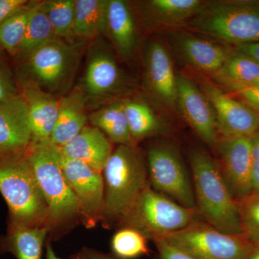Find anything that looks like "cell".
<instances>
[{"label": "cell", "instance_id": "cell-31", "mask_svg": "<svg viewBox=\"0 0 259 259\" xmlns=\"http://www.w3.org/2000/svg\"><path fill=\"white\" fill-rule=\"evenodd\" d=\"M146 238L138 230L124 228L117 232L112 238V250L116 255L122 259L137 258L148 253Z\"/></svg>", "mask_w": 259, "mask_h": 259}, {"label": "cell", "instance_id": "cell-27", "mask_svg": "<svg viewBox=\"0 0 259 259\" xmlns=\"http://www.w3.org/2000/svg\"><path fill=\"white\" fill-rule=\"evenodd\" d=\"M203 3L199 0H151L148 2L147 5L158 23L175 26L188 22Z\"/></svg>", "mask_w": 259, "mask_h": 259}, {"label": "cell", "instance_id": "cell-14", "mask_svg": "<svg viewBox=\"0 0 259 259\" xmlns=\"http://www.w3.org/2000/svg\"><path fill=\"white\" fill-rule=\"evenodd\" d=\"M177 106L199 138L214 148L219 142L217 121L208 99L192 80L177 75Z\"/></svg>", "mask_w": 259, "mask_h": 259}, {"label": "cell", "instance_id": "cell-35", "mask_svg": "<svg viewBox=\"0 0 259 259\" xmlns=\"http://www.w3.org/2000/svg\"><path fill=\"white\" fill-rule=\"evenodd\" d=\"M251 144L252 193L259 194V131L252 136Z\"/></svg>", "mask_w": 259, "mask_h": 259}, {"label": "cell", "instance_id": "cell-8", "mask_svg": "<svg viewBox=\"0 0 259 259\" xmlns=\"http://www.w3.org/2000/svg\"><path fill=\"white\" fill-rule=\"evenodd\" d=\"M160 239L197 259H248L256 248L244 234H228L197 222Z\"/></svg>", "mask_w": 259, "mask_h": 259}, {"label": "cell", "instance_id": "cell-21", "mask_svg": "<svg viewBox=\"0 0 259 259\" xmlns=\"http://www.w3.org/2000/svg\"><path fill=\"white\" fill-rule=\"evenodd\" d=\"M107 32L120 55L131 58L137 46V31L132 10L126 2L109 0Z\"/></svg>", "mask_w": 259, "mask_h": 259}, {"label": "cell", "instance_id": "cell-36", "mask_svg": "<svg viewBox=\"0 0 259 259\" xmlns=\"http://www.w3.org/2000/svg\"><path fill=\"white\" fill-rule=\"evenodd\" d=\"M28 3L26 0H0V25Z\"/></svg>", "mask_w": 259, "mask_h": 259}, {"label": "cell", "instance_id": "cell-11", "mask_svg": "<svg viewBox=\"0 0 259 259\" xmlns=\"http://www.w3.org/2000/svg\"><path fill=\"white\" fill-rule=\"evenodd\" d=\"M202 89L212 105L222 138L252 137L258 132L259 115L253 109L214 85L207 83Z\"/></svg>", "mask_w": 259, "mask_h": 259}, {"label": "cell", "instance_id": "cell-30", "mask_svg": "<svg viewBox=\"0 0 259 259\" xmlns=\"http://www.w3.org/2000/svg\"><path fill=\"white\" fill-rule=\"evenodd\" d=\"M56 36L74 44L75 0H49L40 3Z\"/></svg>", "mask_w": 259, "mask_h": 259}, {"label": "cell", "instance_id": "cell-32", "mask_svg": "<svg viewBox=\"0 0 259 259\" xmlns=\"http://www.w3.org/2000/svg\"><path fill=\"white\" fill-rule=\"evenodd\" d=\"M243 234L255 248L259 247V194L252 193L238 202Z\"/></svg>", "mask_w": 259, "mask_h": 259}, {"label": "cell", "instance_id": "cell-19", "mask_svg": "<svg viewBox=\"0 0 259 259\" xmlns=\"http://www.w3.org/2000/svg\"><path fill=\"white\" fill-rule=\"evenodd\" d=\"M63 152L102 173L112 153L111 142L95 126H86L76 137L61 146Z\"/></svg>", "mask_w": 259, "mask_h": 259}, {"label": "cell", "instance_id": "cell-28", "mask_svg": "<svg viewBox=\"0 0 259 259\" xmlns=\"http://www.w3.org/2000/svg\"><path fill=\"white\" fill-rule=\"evenodd\" d=\"M123 102L126 118L134 142L162 131L161 124L147 104L138 100Z\"/></svg>", "mask_w": 259, "mask_h": 259}, {"label": "cell", "instance_id": "cell-17", "mask_svg": "<svg viewBox=\"0 0 259 259\" xmlns=\"http://www.w3.org/2000/svg\"><path fill=\"white\" fill-rule=\"evenodd\" d=\"M177 52L187 64L201 72L214 74L231 55L222 44L190 33L176 35Z\"/></svg>", "mask_w": 259, "mask_h": 259}, {"label": "cell", "instance_id": "cell-33", "mask_svg": "<svg viewBox=\"0 0 259 259\" xmlns=\"http://www.w3.org/2000/svg\"><path fill=\"white\" fill-rule=\"evenodd\" d=\"M20 95L18 81L0 57V105Z\"/></svg>", "mask_w": 259, "mask_h": 259}, {"label": "cell", "instance_id": "cell-7", "mask_svg": "<svg viewBox=\"0 0 259 259\" xmlns=\"http://www.w3.org/2000/svg\"><path fill=\"white\" fill-rule=\"evenodd\" d=\"M196 213L148 187L123 221L155 240L194 224Z\"/></svg>", "mask_w": 259, "mask_h": 259}, {"label": "cell", "instance_id": "cell-6", "mask_svg": "<svg viewBox=\"0 0 259 259\" xmlns=\"http://www.w3.org/2000/svg\"><path fill=\"white\" fill-rule=\"evenodd\" d=\"M49 211V222L58 223L79 213L76 196L51 151L50 140L31 144L25 152Z\"/></svg>", "mask_w": 259, "mask_h": 259}, {"label": "cell", "instance_id": "cell-5", "mask_svg": "<svg viewBox=\"0 0 259 259\" xmlns=\"http://www.w3.org/2000/svg\"><path fill=\"white\" fill-rule=\"evenodd\" d=\"M81 42H68L56 37L20 61L18 85H32L47 93L60 91L74 74Z\"/></svg>", "mask_w": 259, "mask_h": 259}, {"label": "cell", "instance_id": "cell-2", "mask_svg": "<svg viewBox=\"0 0 259 259\" xmlns=\"http://www.w3.org/2000/svg\"><path fill=\"white\" fill-rule=\"evenodd\" d=\"M102 217L122 220L131 212L148 185L147 170L134 145H119L107 161Z\"/></svg>", "mask_w": 259, "mask_h": 259}, {"label": "cell", "instance_id": "cell-26", "mask_svg": "<svg viewBox=\"0 0 259 259\" xmlns=\"http://www.w3.org/2000/svg\"><path fill=\"white\" fill-rule=\"evenodd\" d=\"M40 2H28L0 25V49L17 55L32 15Z\"/></svg>", "mask_w": 259, "mask_h": 259}, {"label": "cell", "instance_id": "cell-41", "mask_svg": "<svg viewBox=\"0 0 259 259\" xmlns=\"http://www.w3.org/2000/svg\"><path fill=\"white\" fill-rule=\"evenodd\" d=\"M248 259H259V247L255 248V250Z\"/></svg>", "mask_w": 259, "mask_h": 259}, {"label": "cell", "instance_id": "cell-39", "mask_svg": "<svg viewBox=\"0 0 259 259\" xmlns=\"http://www.w3.org/2000/svg\"><path fill=\"white\" fill-rule=\"evenodd\" d=\"M76 259H112L109 257L103 256V255H100L97 254H94V253H86V254L81 255Z\"/></svg>", "mask_w": 259, "mask_h": 259}, {"label": "cell", "instance_id": "cell-12", "mask_svg": "<svg viewBox=\"0 0 259 259\" xmlns=\"http://www.w3.org/2000/svg\"><path fill=\"white\" fill-rule=\"evenodd\" d=\"M251 148V137L222 138L220 142L218 166L238 203L253 192Z\"/></svg>", "mask_w": 259, "mask_h": 259}, {"label": "cell", "instance_id": "cell-20", "mask_svg": "<svg viewBox=\"0 0 259 259\" xmlns=\"http://www.w3.org/2000/svg\"><path fill=\"white\" fill-rule=\"evenodd\" d=\"M86 103L87 97L81 90H75L59 100L57 121L49 139L53 144L61 147L86 127Z\"/></svg>", "mask_w": 259, "mask_h": 259}, {"label": "cell", "instance_id": "cell-42", "mask_svg": "<svg viewBox=\"0 0 259 259\" xmlns=\"http://www.w3.org/2000/svg\"><path fill=\"white\" fill-rule=\"evenodd\" d=\"M253 87H259V79L257 80L256 82L254 83Z\"/></svg>", "mask_w": 259, "mask_h": 259}, {"label": "cell", "instance_id": "cell-24", "mask_svg": "<svg viewBox=\"0 0 259 259\" xmlns=\"http://www.w3.org/2000/svg\"><path fill=\"white\" fill-rule=\"evenodd\" d=\"M93 126L101 130L112 142L119 145H134L124 110V102H112L89 115Z\"/></svg>", "mask_w": 259, "mask_h": 259}, {"label": "cell", "instance_id": "cell-29", "mask_svg": "<svg viewBox=\"0 0 259 259\" xmlns=\"http://www.w3.org/2000/svg\"><path fill=\"white\" fill-rule=\"evenodd\" d=\"M40 3L29 22L23 41L15 56L18 60H23L37 49L57 37L45 12L42 9Z\"/></svg>", "mask_w": 259, "mask_h": 259}, {"label": "cell", "instance_id": "cell-18", "mask_svg": "<svg viewBox=\"0 0 259 259\" xmlns=\"http://www.w3.org/2000/svg\"><path fill=\"white\" fill-rule=\"evenodd\" d=\"M28 108L31 144L50 139L59 114V100L51 93L32 85H20Z\"/></svg>", "mask_w": 259, "mask_h": 259}, {"label": "cell", "instance_id": "cell-38", "mask_svg": "<svg viewBox=\"0 0 259 259\" xmlns=\"http://www.w3.org/2000/svg\"><path fill=\"white\" fill-rule=\"evenodd\" d=\"M235 49L236 52L248 56L259 64V42L236 45Z\"/></svg>", "mask_w": 259, "mask_h": 259}, {"label": "cell", "instance_id": "cell-37", "mask_svg": "<svg viewBox=\"0 0 259 259\" xmlns=\"http://www.w3.org/2000/svg\"><path fill=\"white\" fill-rule=\"evenodd\" d=\"M245 103L251 107L259 115V87H250L236 92Z\"/></svg>", "mask_w": 259, "mask_h": 259}, {"label": "cell", "instance_id": "cell-1", "mask_svg": "<svg viewBox=\"0 0 259 259\" xmlns=\"http://www.w3.org/2000/svg\"><path fill=\"white\" fill-rule=\"evenodd\" d=\"M196 210L209 226L228 234H243L238 202L226 185L217 161L206 151L190 153Z\"/></svg>", "mask_w": 259, "mask_h": 259}, {"label": "cell", "instance_id": "cell-15", "mask_svg": "<svg viewBox=\"0 0 259 259\" xmlns=\"http://www.w3.org/2000/svg\"><path fill=\"white\" fill-rule=\"evenodd\" d=\"M31 143L28 108L20 93L0 105V156L23 154Z\"/></svg>", "mask_w": 259, "mask_h": 259}, {"label": "cell", "instance_id": "cell-40", "mask_svg": "<svg viewBox=\"0 0 259 259\" xmlns=\"http://www.w3.org/2000/svg\"><path fill=\"white\" fill-rule=\"evenodd\" d=\"M47 259H61L56 256L52 248L49 245L47 247Z\"/></svg>", "mask_w": 259, "mask_h": 259}, {"label": "cell", "instance_id": "cell-25", "mask_svg": "<svg viewBox=\"0 0 259 259\" xmlns=\"http://www.w3.org/2000/svg\"><path fill=\"white\" fill-rule=\"evenodd\" d=\"M47 228L13 223L9 236V249L18 259H41Z\"/></svg>", "mask_w": 259, "mask_h": 259}, {"label": "cell", "instance_id": "cell-22", "mask_svg": "<svg viewBox=\"0 0 259 259\" xmlns=\"http://www.w3.org/2000/svg\"><path fill=\"white\" fill-rule=\"evenodd\" d=\"M108 0H75L74 37H98L107 32Z\"/></svg>", "mask_w": 259, "mask_h": 259}, {"label": "cell", "instance_id": "cell-13", "mask_svg": "<svg viewBox=\"0 0 259 259\" xmlns=\"http://www.w3.org/2000/svg\"><path fill=\"white\" fill-rule=\"evenodd\" d=\"M127 80L115 56L100 42L89 51L83 78V93L95 99H107L125 90Z\"/></svg>", "mask_w": 259, "mask_h": 259}, {"label": "cell", "instance_id": "cell-23", "mask_svg": "<svg viewBox=\"0 0 259 259\" xmlns=\"http://www.w3.org/2000/svg\"><path fill=\"white\" fill-rule=\"evenodd\" d=\"M213 79L224 88L238 92L253 87L259 79V64L254 60L236 52L232 54Z\"/></svg>", "mask_w": 259, "mask_h": 259}, {"label": "cell", "instance_id": "cell-4", "mask_svg": "<svg viewBox=\"0 0 259 259\" xmlns=\"http://www.w3.org/2000/svg\"><path fill=\"white\" fill-rule=\"evenodd\" d=\"M186 25L194 31L236 46L259 42V4L204 3Z\"/></svg>", "mask_w": 259, "mask_h": 259}, {"label": "cell", "instance_id": "cell-3", "mask_svg": "<svg viewBox=\"0 0 259 259\" xmlns=\"http://www.w3.org/2000/svg\"><path fill=\"white\" fill-rule=\"evenodd\" d=\"M0 193L13 223L38 226L49 220V207L25 153L0 156Z\"/></svg>", "mask_w": 259, "mask_h": 259}, {"label": "cell", "instance_id": "cell-10", "mask_svg": "<svg viewBox=\"0 0 259 259\" xmlns=\"http://www.w3.org/2000/svg\"><path fill=\"white\" fill-rule=\"evenodd\" d=\"M50 145L53 154L77 199L79 213L87 223L93 226L103 214L105 188L102 173L66 156L51 140Z\"/></svg>", "mask_w": 259, "mask_h": 259}, {"label": "cell", "instance_id": "cell-16", "mask_svg": "<svg viewBox=\"0 0 259 259\" xmlns=\"http://www.w3.org/2000/svg\"><path fill=\"white\" fill-rule=\"evenodd\" d=\"M146 81L150 92L167 107H177V75L166 48L157 41L148 46L146 54Z\"/></svg>", "mask_w": 259, "mask_h": 259}, {"label": "cell", "instance_id": "cell-9", "mask_svg": "<svg viewBox=\"0 0 259 259\" xmlns=\"http://www.w3.org/2000/svg\"><path fill=\"white\" fill-rule=\"evenodd\" d=\"M147 159L153 190L196 209L193 185L178 148L170 143H158L149 148Z\"/></svg>", "mask_w": 259, "mask_h": 259}, {"label": "cell", "instance_id": "cell-34", "mask_svg": "<svg viewBox=\"0 0 259 259\" xmlns=\"http://www.w3.org/2000/svg\"><path fill=\"white\" fill-rule=\"evenodd\" d=\"M157 247L161 259H197L190 253L167 243L164 240H153Z\"/></svg>", "mask_w": 259, "mask_h": 259}]
</instances>
